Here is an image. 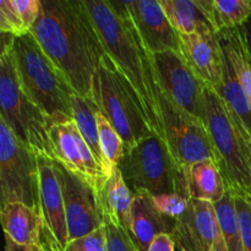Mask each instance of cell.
<instances>
[{
	"instance_id": "15",
	"label": "cell",
	"mask_w": 251,
	"mask_h": 251,
	"mask_svg": "<svg viewBox=\"0 0 251 251\" xmlns=\"http://www.w3.org/2000/svg\"><path fill=\"white\" fill-rule=\"evenodd\" d=\"M180 53L203 82L217 88L222 82L225 54L217 32L179 34Z\"/></svg>"
},
{
	"instance_id": "35",
	"label": "cell",
	"mask_w": 251,
	"mask_h": 251,
	"mask_svg": "<svg viewBox=\"0 0 251 251\" xmlns=\"http://www.w3.org/2000/svg\"><path fill=\"white\" fill-rule=\"evenodd\" d=\"M5 250L6 251H29V247H22L12 242L10 238L5 237Z\"/></svg>"
},
{
	"instance_id": "4",
	"label": "cell",
	"mask_w": 251,
	"mask_h": 251,
	"mask_svg": "<svg viewBox=\"0 0 251 251\" xmlns=\"http://www.w3.org/2000/svg\"><path fill=\"white\" fill-rule=\"evenodd\" d=\"M2 34L0 54V119L15 136L39 157L56 162L50 140V120L25 95L11 53L10 34Z\"/></svg>"
},
{
	"instance_id": "12",
	"label": "cell",
	"mask_w": 251,
	"mask_h": 251,
	"mask_svg": "<svg viewBox=\"0 0 251 251\" xmlns=\"http://www.w3.org/2000/svg\"><path fill=\"white\" fill-rule=\"evenodd\" d=\"M172 238L179 251H227L215 205L193 200L174 222Z\"/></svg>"
},
{
	"instance_id": "34",
	"label": "cell",
	"mask_w": 251,
	"mask_h": 251,
	"mask_svg": "<svg viewBox=\"0 0 251 251\" xmlns=\"http://www.w3.org/2000/svg\"><path fill=\"white\" fill-rule=\"evenodd\" d=\"M147 251H176V243L171 234H159L152 240Z\"/></svg>"
},
{
	"instance_id": "31",
	"label": "cell",
	"mask_w": 251,
	"mask_h": 251,
	"mask_svg": "<svg viewBox=\"0 0 251 251\" xmlns=\"http://www.w3.org/2000/svg\"><path fill=\"white\" fill-rule=\"evenodd\" d=\"M233 190V189H232ZM244 251H251V195L233 190Z\"/></svg>"
},
{
	"instance_id": "29",
	"label": "cell",
	"mask_w": 251,
	"mask_h": 251,
	"mask_svg": "<svg viewBox=\"0 0 251 251\" xmlns=\"http://www.w3.org/2000/svg\"><path fill=\"white\" fill-rule=\"evenodd\" d=\"M153 196V202L157 210L171 220L176 221L186 212L190 203V198L180 194H159Z\"/></svg>"
},
{
	"instance_id": "16",
	"label": "cell",
	"mask_w": 251,
	"mask_h": 251,
	"mask_svg": "<svg viewBox=\"0 0 251 251\" xmlns=\"http://www.w3.org/2000/svg\"><path fill=\"white\" fill-rule=\"evenodd\" d=\"M5 237L22 247L39 245L47 251H63L48 229L43 216L22 203H9L0 210Z\"/></svg>"
},
{
	"instance_id": "19",
	"label": "cell",
	"mask_w": 251,
	"mask_h": 251,
	"mask_svg": "<svg viewBox=\"0 0 251 251\" xmlns=\"http://www.w3.org/2000/svg\"><path fill=\"white\" fill-rule=\"evenodd\" d=\"M158 2L179 34L217 32L213 20V0H158Z\"/></svg>"
},
{
	"instance_id": "7",
	"label": "cell",
	"mask_w": 251,
	"mask_h": 251,
	"mask_svg": "<svg viewBox=\"0 0 251 251\" xmlns=\"http://www.w3.org/2000/svg\"><path fill=\"white\" fill-rule=\"evenodd\" d=\"M118 168L132 193L145 190L152 195L176 193L188 196L185 174L166 140L156 134L125 149Z\"/></svg>"
},
{
	"instance_id": "25",
	"label": "cell",
	"mask_w": 251,
	"mask_h": 251,
	"mask_svg": "<svg viewBox=\"0 0 251 251\" xmlns=\"http://www.w3.org/2000/svg\"><path fill=\"white\" fill-rule=\"evenodd\" d=\"M215 210L227 251H244L239 218L232 189L228 188L222 200L215 203Z\"/></svg>"
},
{
	"instance_id": "5",
	"label": "cell",
	"mask_w": 251,
	"mask_h": 251,
	"mask_svg": "<svg viewBox=\"0 0 251 251\" xmlns=\"http://www.w3.org/2000/svg\"><path fill=\"white\" fill-rule=\"evenodd\" d=\"M92 100L120 135L125 149L154 134L136 92L107 54L93 78Z\"/></svg>"
},
{
	"instance_id": "27",
	"label": "cell",
	"mask_w": 251,
	"mask_h": 251,
	"mask_svg": "<svg viewBox=\"0 0 251 251\" xmlns=\"http://www.w3.org/2000/svg\"><path fill=\"white\" fill-rule=\"evenodd\" d=\"M97 125L100 132V142L102 153L105 162L110 169H114L119 166L125 152V144L117 130L113 127L109 120L100 112H97Z\"/></svg>"
},
{
	"instance_id": "8",
	"label": "cell",
	"mask_w": 251,
	"mask_h": 251,
	"mask_svg": "<svg viewBox=\"0 0 251 251\" xmlns=\"http://www.w3.org/2000/svg\"><path fill=\"white\" fill-rule=\"evenodd\" d=\"M22 203L42 213L38 154L0 119V206Z\"/></svg>"
},
{
	"instance_id": "37",
	"label": "cell",
	"mask_w": 251,
	"mask_h": 251,
	"mask_svg": "<svg viewBox=\"0 0 251 251\" xmlns=\"http://www.w3.org/2000/svg\"><path fill=\"white\" fill-rule=\"evenodd\" d=\"M29 251H47L44 248L39 247V245H31L29 247Z\"/></svg>"
},
{
	"instance_id": "13",
	"label": "cell",
	"mask_w": 251,
	"mask_h": 251,
	"mask_svg": "<svg viewBox=\"0 0 251 251\" xmlns=\"http://www.w3.org/2000/svg\"><path fill=\"white\" fill-rule=\"evenodd\" d=\"M49 134L56 162L71 173L86 179L97 191L107 176L78 131L75 122L70 120L51 124Z\"/></svg>"
},
{
	"instance_id": "28",
	"label": "cell",
	"mask_w": 251,
	"mask_h": 251,
	"mask_svg": "<svg viewBox=\"0 0 251 251\" xmlns=\"http://www.w3.org/2000/svg\"><path fill=\"white\" fill-rule=\"evenodd\" d=\"M103 225L107 234V251H141L129 232L119 223L108 216H103Z\"/></svg>"
},
{
	"instance_id": "24",
	"label": "cell",
	"mask_w": 251,
	"mask_h": 251,
	"mask_svg": "<svg viewBox=\"0 0 251 251\" xmlns=\"http://www.w3.org/2000/svg\"><path fill=\"white\" fill-rule=\"evenodd\" d=\"M100 110L95 100L83 98L75 93L73 97V113L74 122L77 126L78 131L82 135L83 140L88 147L91 149L92 153L95 154L96 159L100 163V168L104 172L105 176H109L114 169H110L105 162L104 156L102 153L100 142V132H98L97 125V112Z\"/></svg>"
},
{
	"instance_id": "6",
	"label": "cell",
	"mask_w": 251,
	"mask_h": 251,
	"mask_svg": "<svg viewBox=\"0 0 251 251\" xmlns=\"http://www.w3.org/2000/svg\"><path fill=\"white\" fill-rule=\"evenodd\" d=\"M205 126L226 185L237 193L251 195V164L247 137L222 98L208 86L205 91Z\"/></svg>"
},
{
	"instance_id": "2",
	"label": "cell",
	"mask_w": 251,
	"mask_h": 251,
	"mask_svg": "<svg viewBox=\"0 0 251 251\" xmlns=\"http://www.w3.org/2000/svg\"><path fill=\"white\" fill-rule=\"evenodd\" d=\"M85 4L100 34L105 54L114 61L135 90L151 129L164 139L152 54L147 50L132 24L125 1L85 0Z\"/></svg>"
},
{
	"instance_id": "1",
	"label": "cell",
	"mask_w": 251,
	"mask_h": 251,
	"mask_svg": "<svg viewBox=\"0 0 251 251\" xmlns=\"http://www.w3.org/2000/svg\"><path fill=\"white\" fill-rule=\"evenodd\" d=\"M31 34L71 88L92 100L93 78L105 50L85 0H41Z\"/></svg>"
},
{
	"instance_id": "17",
	"label": "cell",
	"mask_w": 251,
	"mask_h": 251,
	"mask_svg": "<svg viewBox=\"0 0 251 251\" xmlns=\"http://www.w3.org/2000/svg\"><path fill=\"white\" fill-rule=\"evenodd\" d=\"M38 163L41 176L42 213L47 227L64 251L69 243V232L63 190L55 162L38 156Z\"/></svg>"
},
{
	"instance_id": "21",
	"label": "cell",
	"mask_w": 251,
	"mask_h": 251,
	"mask_svg": "<svg viewBox=\"0 0 251 251\" xmlns=\"http://www.w3.org/2000/svg\"><path fill=\"white\" fill-rule=\"evenodd\" d=\"M188 196L193 200L217 203L227 191L225 178L213 159L193 164L185 173Z\"/></svg>"
},
{
	"instance_id": "33",
	"label": "cell",
	"mask_w": 251,
	"mask_h": 251,
	"mask_svg": "<svg viewBox=\"0 0 251 251\" xmlns=\"http://www.w3.org/2000/svg\"><path fill=\"white\" fill-rule=\"evenodd\" d=\"M11 2L19 12L26 29L31 33L41 12V0H11Z\"/></svg>"
},
{
	"instance_id": "18",
	"label": "cell",
	"mask_w": 251,
	"mask_h": 251,
	"mask_svg": "<svg viewBox=\"0 0 251 251\" xmlns=\"http://www.w3.org/2000/svg\"><path fill=\"white\" fill-rule=\"evenodd\" d=\"M176 221L162 215L154 206L152 194L145 190L134 193L129 233L139 249L149 250L152 240L159 234H171Z\"/></svg>"
},
{
	"instance_id": "23",
	"label": "cell",
	"mask_w": 251,
	"mask_h": 251,
	"mask_svg": "<svg viewBox=\"0 0 251 251\" xmlns=\"http://www.w3.org/2000/svg\"><path fill=\"white\" fill-rule=\"evenodd\" d=\"M223 53L232 64L243 90L251 102V50L242 27L218 32Z\"/></svg>"
},
{
	"instance_id": "32",
	"label": "cell",
	"mask_w": 251,
	"mask_h": 251,
	"mask_svg": "<svg viewBox=\"0 0 251 251\" xmlns=\"http://www.w3.org/2000/svg\"><path fill=\"white\" fill-rule=\"evenodd\" d=\"M64 251H107V234L104 225L90 234L69 242Z\"/></svg>"
},
{
	"instance_id": "20",
	"label": "cell",
	"mask_w": 251,
	"mask_h": 251,
	"mask_svg": "<svg viewBox=\"0 0 251 251\" xmlns=\"http://www.w3.org/2000/svg\"><path fill=\"white\" fill-rule=\"evenodd\" d=\"M97 195L102 215L110 217L129 232L134 193L124 180L118 167L103 181L97 190Z\"/></svg>"
},
{
	"instance_id": "30",
	"label": "cell",
	"mask_w": 251,
	"mask_h": 251,
	"mask_svg": "<svg viewBox=\"0 0 251 251\" xmlns=\"http://www.w3.org/2000/svg\"><path fill=\"white\" fill-rule=\"evenodd\" d=\"M0 31L12 37H21L29 33L19 12L12 6L11 0H0Z\"/></svg>"
},
{
	"instance_id": "14",
	"label": "cell",
	"mask_w": 251,
	"mask_h": 251,
	"mask_svg": "<svg viewBox=\"0 0 251 251\" xmlns=\"http://www.w3.org/2000/svg\"><path fill=\"white\" fill-rule=\"evenodd\" d=\"M125 5L150 53H180L179 33L167 19L158 0H135L125 1Z\"/></svg>"
},
{
	"instance_id": "36",
	"label": "cell",
	"mask_w": 251,
	"mask_h": 251,
	"mask_svg": "<svg viewBox=\"0 0 251 251\" xmlns=\"http://www.w3.org/2000/svg\"><path fill=\"white\" fill-rule=\"evenodd\" d=\"M242 28H243V31H244L245 38H247V42H248V46H249V48L251 50V16H250V19L245 22L244 26H242Z\"/></svg>"
},
{
	"instance_id": "10",
	"label": "cell",
	"mask_w": 251,
	"mask_h": 251,
	"mask_svg": "<svg viewBox=\"0 0 251 251\" xmlns=\"http://www.w3.org/2000/svg\"><path fill=\"white\" fill-rule=\"evenodd\" d=\"M158 90L171 102L205 125V91L207 85L190 68L181 53L152 54Z\"/></svg>"
},
{
	"instance_id": "26",
	"label": "cell",
	"mask_w": 251,
	"mask_h": 251,
	"mask_svg": "<svg viewBox=\"0 0 251 251\" xmlns=\"http://www.w3.org/2000/svg\"><path fill=\"white\" fill-rule=\"evenodd\" d=\"M251 16V0H213V20L217 32L244 26Z\"/></svg>"
},
{
	"instance_id": "3",
	"label": "cell",
	"mask_w": 251,
	"mask_h": 251,
	"mask_svg": "<svg viewBox=\"0 0 251 251\" xmlns=\"http://www.w3.org/2000/svg\"><path fill=\"white\" fill-rule=\"evenodd\" d=\"M11 53L25 95L51 124L74 120L75 91L31 33L11 38Z\"/></svg>"
},
{
	"instance_id": "38",
	"label": "cell",
	"mask_w": 251,
	"mask_h": 251,
	"mask_svg": "<svg viewBox=\"0 0 251 251\" xmlns=\"http://www.w3.org/2000/svg\"><path fill=\"white\" fill-rule=\"evenodd\" d=\"M247 145H248V153H249V159H250V164H251V140L247 139Z\"/></svg>"
},
{
	"instance_id": "11",
	"label": "cell",
	"mask_w": 251,
	"mask_h": 251,
	"mask_svg": "<svg viewBox=\"0 0 251 251\" xmlns=\"http://www.w3.org/2000/svg\"><path fill=\"white\" fill-rule=\"evenodd\" d=\"M55 167L63 190L69 242H71L102 227L103 215L96 189L58 162Z\"/></svg>"
},
{
	"instance_id": "22",
	"label": "cell",
	"mask_w": 251,
	"mask_h": 251,
	"mask_svg": "<svg viewBox=\"0 0 251 251\" xmlns=\"http://www.w3.org/2000/svg\"><path fill=\"white\" fill-rule=\"evenodd\" d=\"M225 54V53H223ZM248 140H251V102L243 90L232 64L225 54L222 82L215 88Z\"/></svg>"
},
{
	"instance_id": "9",
	"label": "cell",
	"mask_w": 251,
	"mask_h": 251,
	"mask_svg": "<svg viewBox=\"0 0 251 251\" xmlns=\"http://www.w3.org/2000/svg\"><path fill=\"white\" fill-rule=\"evenodd\" d=\"M164 139L179 168L185 174L193 164L216 154L205 125L176 107L158 90Z\"/></svg>"
}]
</instances>
